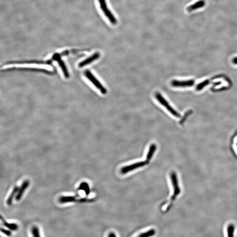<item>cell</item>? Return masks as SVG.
<instances>
[{"mask_svg":"<svg viewBox=\"0 0 237 237\" xmlns=\"http://www.w3.org/2000/svg\"><path fill=\"white\" fill-rule=\"evenodd\" d=\"M99 1L101 9L106 16L112 24L116 25L117 23V19L108 8L106 0H99Z\"/></svg>","mask_w":237,"mask_h":237,"instance_id":"cell-1","label":"cell"},{"mask_svg":"<svg viewBox=\"0 0 237 237\" xmlns=\"http://www.w3.org/2000/svg\"><path fill=\"white\" fill-rule=\"evenodd\" d=\"M85 76L91 81L93 84L99 89L102 94H105L107 93L106 89L104 87L103 85L101 84L100 82L98 79L94 77V75L89 70H87L84 72Z\"/></svg>","mask_w":237,"mask_h":237,"instance_id":"cell-2","label":"cell"},{"mask_svg":"<svg viewBox=\"0 0 237 237\" xmlns=\"http://www.w3.org/2000/svg\"><path fill=\"white\" fill-rule=\"evenodd\" d=\"M155 98L162 105L165 107L167 110L172 114L174 116L177 117H180V114L177 112L176 110H175L170 105L169 103L167 101L166 99L163 98V96L159 92H156L155 94Z\"/></svg>","mask_w":237,"mask_h":237,"instance_id":"cell-3","label":"cell"},{"mask_svg":"<svg viewBox=\"0 0 237 237\" xmlns=\"http://www.w3.org/2000/svg\"><path fill=\"white\" fill-rule=\"evenodd\" d=\"M171 183L173 187L174 193L173 195L171 197V200L172 201L175 200L176 197L180 194V189L179 185L178 180L176 174L175 172L171 173L170 176Z\"/></svg>","mask_w":237,"mask_h":237,"instance_id":"cell-4","label":"cell"},{"mask_svg":"<svg viewBox=\"0 0 237 237\" xmlns=\"http://www.w3.org/2000/svg\"><path fill=\"white\" fill-rule=\"evenodd\" d=\"M148 163V162L147 161L139 162H136V163H133V164H131V165L125 166V167H123L121 169V173L122 174H123V175L127 174V173L131 172V171H133L134 170L139 168L145 166Z\"/></svg>","mask_w":237,"mask_h":237,"instance_id":"cell-5","label":"cell"},{"mask_svg":"<svg viewBox=\"0 0 237 237\" xmlns=\"http://www.w3.org/2000/svg\"><path fill=\"white\" fill-rule=\"evenodd\" d=\"M171 85L176 87H190L194 84L193 80H173L171 82Z\"/></svg>","mask_w":237,"mask_h":237,"instance_id":"cell-6","label":"cell"},{"mask_svg":"<svg viewBox=\"0 0 237 237\" xmlns=\"http://www.w3.org/2000/svg\"><path fill=\"white\" fill-rule=\"evenodd\" d=\"M100 57V54L99 53H98V52L94 53L92 56H90L87 59H85V60H83L82 62H80L79 64V67H80V68H82V67H84V66H86V65L91 64V63L93 62L94 61L99 59Z\"/></svg>","mask_w":237,"mask_h":237,"instance_id":"cell-7","label":"cell"},{"mask_svg":"<svg viewBox=\"0 0 237 237\" xmlns=\"http://www.w3.org/2000/svg\"><path fill=\"white\" fill-rule=\"evenodd\" d=\"M30 181L28 180H25L22 183L21 187L18 188V191L16 196V200L17 201H19L21 199L24 193L30 185Z\"/></svg>","mask_w":237,"mask_h":237,"instance_id":"cell-8","label":"cell"},{"mask_svg":"<svg viewBox=\"0 0 237 237\" xmlns=\"http://www.w3.org/2000/svg\"><path fill=\"white\" fill-rule=\"evenodd\" d=\"M205 4H206V2L204 0H199L194 3L193 4L188 6L187 9V10L189 12L196 10L204 7L205 6Z\"/></svg>","mask_w":237,"mask_h":237,"instance_id":"cell-9","label":"cell"},{"mask_svg":"<svg viewBox=\"0 0 237 237\" xmlns=\"http://www.w3.org/2000/svg\"><path fill=\"white\" fill-rule=\"evenodd\" d=\"M56 62H58L59 64V66L61 68L62 71L63 73L64 77L66 78H68L70 77V74H69V71H68V69H67V67L65 65V63L61 59V57H59V59H57Z\"/></svg>","mask_w":237,"mask_h":237,"instance_id":"cell-10","label":"cell"},{"mask_svg":"<svg viewBox=\"0 0 237 237\" xmlns=\"http://www.w3.org/2000/svg\"><path fill=\"white\" fill-rule=\"evenodd\" d=\"M77 196H62L59 198V202L62 204L69 203L77 201Z\"/></svg>","mask_w":237,"mask_h":237,"instance_id":"cell-11","label":"cell"},{"mask_svg":"<svg viewBox=\"0 0 237 237\" xmlns=\"http://www.w3.org/2000/svg\"><path fill=\"white\" fill-rule=\"evenodd\" d=\"M1 219L2 221L3 224L4 226L8 228L10 230L16 231L18 229V225L16 224L9 223L7 222L4 220L2 216H1Z\"/></svg>","mask_w":237,"mask_h":237,"instance_id":"cell-12","label":"cell"},{"mask_svg":"<svg viewBox=\"0 0 237 237\" xmlns=\"http://www.w3.org/2000/svg\"><path fill=\"white\" fill-rule=\"evenodd\" d=\"M18 188H19V187L17 186L15 187H14V188H13V190H12V192H11L10 195L9 196L7 200V204L8 206H11V204H12L14 197L16 195L18 191Z\"/></svg>","mask_w":237,"mask_h":237,"instance_id":"cell-13","label":"cell"},{"mask_svg":"<svg viewBox=\"0 0 237 237\" xmlns=\"http://www.w3.org/2000/svg\"><path fill=\"white\" fill-rule=\"evenodd\" d=\"M156 149V145L155 144H153L150 145L149 147V150L147 154L146 155V161L147 162L149 161L153 158L154 153H155Z\"/></svg>","mask_w":237,"mask_h":237,"instance_id":"cell-14","label":"cell"},{"mask_svg":"<svg viewBox=\"0 0 237 237\" xmlns=\"http://www.w3.org/2000/svg\"><path fill=\"white\" fill-rule=\"evenodd\" d=\"M78 190H83L84 191L86 195H88L90 193V190L89 185L86 182H83L79 185L78 187Z\"/></svg>","mask_w":237,"mask_h":237,"instance_id":"cell-15","label":"cell"},{"mask_svg":"<svg viewBox=\"0 0 237 237\" xmlns=\"http://www.w3.org/2000/svg\"><path fill=\"white\" fill-rule=\"evenodd\" d=\"M235 226L233 224H230L227 226L226 231L228 236L233 237L235 232Z\"/></svg>","mask_w":237,"mask_h":237,"instance_id":"cell-16","label":"cell"},{"mask_svg":"<svg viewBox=\"0 0 237 237\" xmlns=\"http://www.w3.org/2000/svg\"><path fill=\"white\" fill-rule=\"evenodd\" d=\"M209 82L208 80H206L201 83H199L196 87V90L200 91V90H202L206 86L208 85L209 84Z\"/></svg>","mask_w":237,"mask_h":237,"instance_id":"cell-17","label":"cell"},{"mask_svg":"<svg viewBox=\"0 0 237 237\" xmlns=\"http://www.w3.org/2000/svg\"><path fill=\"white\" fill-rule=\"evenodd\" d=\"M155 234V231L154 229H151L145 233H142L139 236L141 237H148L152 236Z\"/></svg>","mask_w":237,"mask_h":237,"instance_id":"cell-18","label":"cell"},{"mask_svg":"<svg viewBox=\"0 0 237 237\" xmlns=\"http://www.w3.org/2000/svg\"><path fill=\"white\" fill-rule=\"evenodd\" d=\"M31 233L33 237H40L39 229L37 226H33L32 228Z\"/></svg>","mask_w":237,"mask_h":237,"instance_id":"cell-19","label":"cell"},{"mask_svg":"<svg viewBox=\"0 0 237 237\" xmlns=\"http://www.w3.org/2000/svg\"><path fill=\"white\" fill-rule=\"evenodd\" d=\"M1 231L2 233H3L4 234L8 236H11V231L9 230H7L6 229L1 228Z\"/></svg>","mask_w":237,"mask_h":237,"instance_id":"cell-20","label":"cell"},{"mask_svg":"<svg viewBox=\"0 0 237 237\" xmlns=\"http://www.w3.org/2000/svg\"><path fill=\"white\" fill-rule=\"evenodd\" d=\"M233 63L234 64H237V57H235L232 60Z\"/></svg>","mask_w":237,"mask_h":237,"instance_id":"cell-21","label":"cell"},{"mask_svg":"<svg viewBox=\"0 0 237 237\" xmlns=\"http://www.w3.org/2000/svg\"><path fill=\"white\" fill-rule=\"evenodd\" d=\"M116 236L115 235L114 233H110L109 234V237H116Z\"/></svg>","mask_w":237,"mask_h":237,"instance_id":"cell-22","label":"cell"}]
</instances>
